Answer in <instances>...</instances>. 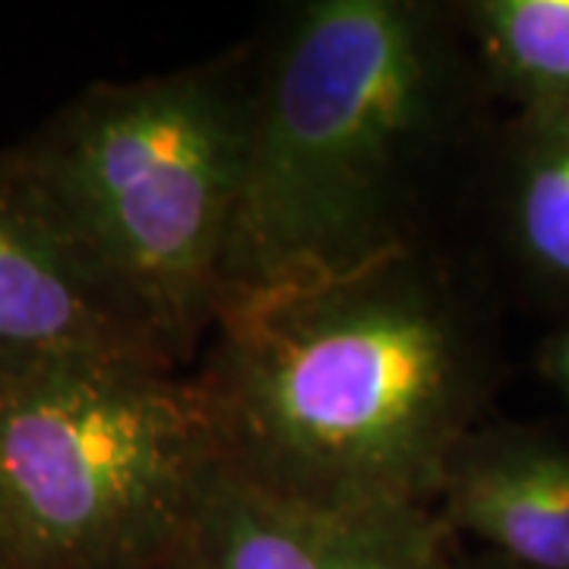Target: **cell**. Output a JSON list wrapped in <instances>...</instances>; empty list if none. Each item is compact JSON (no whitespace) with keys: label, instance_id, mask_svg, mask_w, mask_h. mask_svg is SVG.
<instances>
[{"label":"cell","instance_id":"obj_2","mask_svg":"<svg viewBox=\"0 0 569 569\" xmlns=\"http://www.w3.org/2000/svg\"><path fill=\"white\" fill-rule=\"evenodd\" d=\"M452 39L418 0L298 7L253 82L228 295L415 244V190L459 114Z\"/></svg>","mask_w":569,"mask_h":569},{"label":"cell","instance_id":"obj_7","mask_svg":"<svg viewBox=\"0 0 569 569\" xmlns=\"http://www.w3.org/2000/svg\"><path fill=\"white\" fill-rule=\"evenodd\" d=\"M452 538L519 569H569V433L478 427L437 500Z\"/></svg>","mask_w":569,"mask_h":569},{"label":"cell","instance_id":"obj_1","mask_svg":"<svg viewBox=\"0 0 569 569\" xmlns=\"http://www.w3.org/2000/svg\"><path fill=\"white\" fill-rule=\"evenodd\" d=\"M222 471L326 512L433 507L490 389L481 317L402 247L231 291L190 373Z\"/></svg>","mask_w":569,"mask_h":569},{"label":"cell","instance_id":"obj_11","mask_svg":"<svg viewBox=\"0 0 569 569\" xmlns=\"http://www.w3.org/2000/svg\"><path fill=\"white\" fill-rule=\"evenodd\" d=\"M104 569H200L197 560L190 557L187 545L162 557H149V560H137V563H121V567H104Z\"/></svg>","mask_w":569,"mask_h":569},{"label":"cell","instance_id":"obj_4","mask_svg":"<svg viewBox=\"0 0 569 569\" xmlns=\"http://www.w3.org/2000/svg\"><path fill=\"white\" fill-rule=\"evenodd\" d=\"M219 468L203 399L181 367L0 365L7 569H104L183 548Z\"/></svg>","mask_w":569,"mask_h":569},{"label":"cell","instance_id":"obj_13","mask_svg":"<svg viewBox=\"0 0 569 569\" xmlns=\"http://www.w3.org/2000/svg\"><path fill=\"white\" fill-rule=\"evenodd\" d=\"M0 569H7V563H3V550H0Z\"/></svg>","mask_w":569,"mask_h":569},{"label":"cell","instance_id":"obj_12","mask_svg":"<svg viewBox=\"0 0 569 569\" xmlns=\"http://www.w3.org/2000/svg\"><path fill=\"white\" fill-rule=\"evenodd\" d=\"M456 569H519V567H509L503 560H497V557H490L485 550H478V553H466V557H459V567Z\"/></svg>","mask_w":569,"mask_h":569},{"label":"cell","instance_id":"obj_9","mask_svg":"<svg viewBox=\"0 0 569 569\" xmlns=\"http://www.w3.org/2000/svg\"><path fill=\"white\" fill-rule=\"evenodd\" d=\"M459 20L478 70L519 111L569 108V0H471Z\"/></svg>","mask_w":569,"mask_h":569},{"label":"cell","instance_id":"obj_3","mask_svg":"<svg viewBox=\"0 0 569 569\" xmlns=\"http://www.w3.org/2000/svg\"><path fill=\"white\" fill-rule=\"evenodd\" d=\"M250 108L231 63L92 82L3 149L178 367L228 295Z\"/></svg>","mask_w":569,"mask_h":569},{"label":"cell","instance_id":"obj_8","mask_svg":"<svg viewBox=\"0 0 569 569\" xmlns=\"http://www.w3.org/2000/svg\"><path fill=\"white\" fill-rule=\"evenodd\" d=\"M503 228L531 288L569 310V108L519 111L509 127Z\"/></svg>","mask_w":569,"mask_h":569},{"label":"cell","instance_id":"obj_10","mask_svg":"<svg viewBox=\"0 0 569 569\" xmlns=\"http://www.w3.org/2000/svg\"><path fill=\"white\" fill-rule=\"evenodd\" d=\"M541 370L569 406V320L541 348Z\"/></svg>","mask_w":569,"mask_h":569},{"label":"cell","instance_id":"obj_6","mask_svg":"<svg viewBox=\"0 0 569 569\" xmlns=\"http://www.w3.org/2000/svg\"><path fill=\"white\" fill-rule=\"evenodd\" d=\"M200 569H456L459 541L433 507L326 512L219 475L193 516Z\"/></svg>","mask_w":569,"mask_h":569},{"label":"cell","instance_id":"obj_5","mask_svg":"<svg viewBox=\"0 0 569 569\" xmlns=\"http://www.w3.org/2000/svg\"><path fill=\"white\" fill-rule=\"evenodd\" d=\"M48 358L178 367L0 149V365Z\"/></svg>","mask_w":569,"mask_h":569}]
</instances>
